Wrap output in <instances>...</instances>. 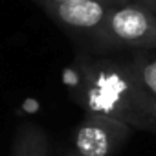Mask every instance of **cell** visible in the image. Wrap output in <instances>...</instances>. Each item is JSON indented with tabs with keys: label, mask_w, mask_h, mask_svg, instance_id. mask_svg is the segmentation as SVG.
<instances>
[{
	"label": "cell",
	"mask_w": 156,
	"mask_h": 156,
	"mask_svg": "<svg viewBox=\"0 0 156 156\" xmlns=\"http://www.w3.org/2000/svg\"><path fill=\"white\" fill-rule=\"evenodd\" d=\"M77 101L87 114H101L134 130L156 134V118L145 99L130 61L108 57L83 59Z\"/></svg>",
	"instance_id": "obj_1"
},
{
	"label": "cell",
	"mask_w": 156,
	"mask_h": 156,
	"mask_svg": "<svg viewBox=\"0 0 156 156\" xmlns=\"http://www.w3.org/2000/svg\"><path fill=\"white\" fill-rule=\"evenodd\" d=\"M103 48H156V13L138 2L114 6L98 42Z\"/></svg>",
	"instance_id": "obj_2"
},
{
	"label": "cell",
	"mask_w": 156,
	"mask_h": 156,
	"mask_svg": "<svg viewBox=\"0 0 156 156\" xmlns=\"http://www.w3.org/2000/svg\"><path fill=\"white\" fill-rule=\"evenodd\" d=\"M59 26L73 35L87 37L98 42L107 17L114 6L108 0H68V2H44L39 4Z\"/></svg>",
	"instance_id": "obj_3"
},
{
	"label": "cell",
	"mask_w": 156,
	"mask_h": 156,
	"mask_svg": "<svg viewBox=\"0 0 156 156\" xmlns=\"http://www.w3.org/2000/svg\"><path fill=\"white\" fill-rule=\"evenodd\" d=\"M134 129L119 119L87 114L73 134L75 151L83 156H114L132 136Z\"/></svg>",
	"instance_id": "obj_4"
},
{
	"label": "cell",
	"mask_w": 156,
	"mask_h": 156,
	"mask_svg": "<svg viewBox=\"0 0 156 156\" xmlns=\"http://www.w3.org/2000/svg\"><path fill=\"white\" fill-rule=\"evenodd\" d=\"M129 61L156 118V53H149V50H138Z\"/></svg>",
	"instance_id": "obj_5"
},
{
	"label": "cell",
	"mask_w": 156,
	"mask_h": 156,
	"mask_svg": "<svg viewBox=\"0 0 156 156\" xmlns=\"http://www.w3.org/2000/svg\"><path fill=\"white\" fill-rule=\"evenodd\" d=\"M48 136L35 123H22L15 134L11 156H48Z\"/></svg>",
	"instance_id": "obj_6"
},
{
	"label": "cell",
	"mask_w": 156,
	"mask_h": 156,
	"mask_svg": "<svg viewBox=\"0 0 156 156\" xmlns=\"http://www.w3.org/2000/svg\"><path fill=\"white\" fill-rule=\"evenodd\" d=\"M37 4H44V2H68V0H35ZM112 4H127V2H132V0H108Z\"/></svg>",
	"instance_id": "obj_7"
},
{
	"label": "cell",
	"mask_w": 156,
	"mask_h": 156,
	"mask_svg": "<svg viewBox=\"0 0 156 156\" xmlns=\"http://www.w3.org/2000/svg\"><path fill=\"white\" fill-rule=\"evenodd\" d=\"M134 2H138V4H141V6H145V8H149L151 11L156 13V0H134Z\"/></svg>",
	"instance_id": "obj_8"
},
{
	"label": "cell",
	"mask_w": 156,
	"mask_h": 156,
	"mask_svg": "<svg viewBox=\"0 0 156 156\" xmlns=\"http://www.w3.org/2000/svg\"><path fill=\"white\" fill-rule=\"evenodd\" d=\"M68 156H83V154H79V152L75 151V152H72V154H68Z\"/></svg>",
	"instance_id": "obj_9"
}]
</instances>
